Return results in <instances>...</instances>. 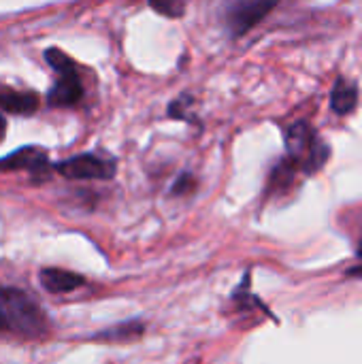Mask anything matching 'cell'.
<instances>
[{"mask_svg":"<svg viewBox=\"0 0 362 364\" xmlns=\"http://www.w3.org/2000/svg\"><path fill=\"white\" fill-rule=\"evenodd\" d=\"M286 149L288 160L294 168H301L303 173L312 175L324 166V162L331 156L329 145L314 132V128L305 122H299L288 128L286 132Z\"/></svg>","mask_w":362,"mask_h":364,"instance_id":"7a4b0ae2","label":"cell"},{"mask_svg":"<svg viewBox=\"0 0 362 364\" xmlns=\"http://www.w3.org/2000/svg\"><path fill=\"white\" fill-rule=\"evenodd\" d=\"M0 107L6 113L17 115H30L38 107V96L34 92H17V90H4L0 92Z\"/></svg>","mask_w":362,"mask_h":364,"instance_id":"9c48e42d","label":"cell"},{"mask_svg":"<svg viewBox=\"0 0 362 364\" xmlns=\"http://www.w3.org/2000/svg\"><path fill=\"white\" fill-rule=\"evenodd\" d=\"M58 173L64 175L66 179H79V181H90V179H111L115 175V164L109 158L96 156V154H81L73 156L64 162H60Z\"/></svg>","mask_w":362,"mask_h":364,"instance_id":"5b68a950","label":"cell"},{"mask_svg":"<svg viewBox=\"0 0 362 364\" xmlns=\"http://www.w3.org/2000/svg\"><path fill=\"white\" fill-rule=\"evenodd\" d=\"M45 60L51 66V70L55 73V85L47 94L49 105L51 107H70V105L79 102L83 96V87H81V79H79L75 62L58 47H49L45 51Z\"/></svg>","mask_w":362,"mask_h":364,"instance_id":"3957f363","label":"cell"},{"mask_svg":"<svg viewBox=\"0 0 362 364\" xmlns=\"http://www.w3.org/2000/svg\"><path fill=\"white\" fill-rule=\"evenodd\" d=\"M43 309L17 288H0V333L38 337L45 333Z\"/></svg>","mask_w":362,"mask_h":364,"instance_id":"6da1fadb","label":"cell"},{"mask_svg":"<svg viewBox=\"0 0 362 364\" xmlns=\"http://www.w3.org/2000/svg\"><path fill=\"white\" fill-rule=\"evenodd\" d=\"M143 333V324L141 322H128V324H119L115 328H109V331H102L98 335V339H105V341H119V339H130V337H137Z\"/></svg>","mask_w":362,"mask_h":364,"instance_id":"30bf717a","label":"cell"},{"mask_svg":"<svg viewBox=\"0 0 362 364\" xmlns=\"http://www.w3.org/2000/svg\"><path fill=\"white\" fill-rule=\"evenodd\" d=\"M280 0H228L224 6V23L233 36H243L262 21Z\"/></svg>","mask_w":362,"mask_h":364,"instance_id":"277c9868","label":"cell"},{"mask_svg":"<svg viewBox=\"0 0 362 364\" xmlns=\"http://www.w3.org/2000/svg\"><path fill=\"white\" fill-rule=\"evenodd\" d=\"M358 256H361V258H362V241H361V250H358Z\"/></svg>","mask_w":362,"mask_h":364,"instance_id":"5bb4252c","label":"cell"},{"mask_svg":"<svg viewBox=\"0 0 362 364\" xmlns=\"http://www.w3.org/2000/svg\"><path fill=\"white\" fill-rule=\"evenodd\" d=\"M358 102V87L354 81L348 79H337V83L333 85V94H331V107L337 115H348L354 111Z\"/></svg>","mask_w":362,"mask_h":364,"instance_id":"ba28073f","label":"cell"},{"mask_svg":"<svg viewBox=\"0 0 362 364\" xmlns=\"http://www.w3.org/2000/svg\"><path fill=\"white\" fill-rule=\"evenodd\" d=\"M149 6L164 17H181L183 15V0H149Z\"/></svg>","mask_w":362,"mask_h":364,"instance_id":"8fae6325","label":"cell"},{"mask_svg":"<svg viewBox=\"0 0 362 364\" xmlns=\"http://www.w3.org/2000/svg\"><path fill=\"white\" fill-rule=\"evenodd\" d=\"M192 183H194L192 175L183 173V175L175 181V186H173V194H175V196H181V194L190 192V190H192Z\"/></svg>","mask_w":362,"mask_h":364,"instance_id":"7c38bea8","label":"cell"},{"mask_svg":"<svg viewBox=\"0 0 362 364\" xmlns=\"http://www.w3.org/2000/svg\"><path fill=\"white\" fill-rule=\"evenodd\" d=\"M47 168H49V160L45 151L36 147H21L0 160V171H28L32 175H41Z\"/></svg>","mask_w":362,"mask_h":364,"instance_id":"8992f818","label":"cell"},{"mask_svg":"<svg viewBox=\"0 0 362 364\" xmlns=\"http://www.w3.org/2000/svg\"><path fill=\"white\" fill-rule=\"evenodd\" d=\"M4 130H6V122H4V117L0 115V141L4 139Z\"/></svg>","mask_w":362,"mask_h":364,"instance_id":"4fadbf2b","label":"cell"},{"mask_svg":"<svg viewBox=\"0 0 362 364\" xmlns=\"http://www.w3.org/2000/svg\"><path fill=\"white\" fill-rule=\"evenodd\" d=\"M41 284L47 292L53 294H66L73 292L77 288L83 286V277L75 275L70 271H62V269H45L41 271Z\"/></svg>","mask_w":362,"mask_h":364,"instance_id":"52a82bcc","label":"cell"}]
</instances>
